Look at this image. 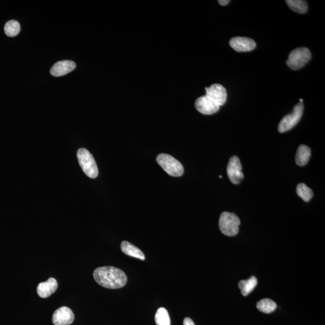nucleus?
<instances>
[{"label": "nucleus", "instance_id": "nucleus-11", "mask_svg": "<svg viewBox=\"0 0 325 325\" xmlns=\"http://www.w3.org/2000/svg\"><path fill=\"white\" fill-rule=\"evenodd\" d=\"M229 45L237 52H248L255 49L256 43L252 39L245 37H234L229 41Z\"/></svg>", "mask_w": 325, "mask_h": 325}, {"label": "nucleus", "instance_id": "nucleus-20", "mask_svg": "<svg viewBox=\"0 0 325 325\" xmlns=\"http://www.w3.org/2000/svg\"><path fill=\"white\" fill-rule=\"evenodd\" d=\"M21 26L17 21L10 20L7 22L4 26L5 35L9 37H15L20 34Z\"/></svg>", "mask_w": 325, "mask_h": 325}, {"label": "nucleus", "instance_id": "nucleus-6", "mask_svg": "<svg viewBox=\"0 0 325 325\" xmlns=\"http://www.w3.org/2000/svg\"><path fill=\"white\" fill-rule=\"evenodd\" d=\"M304 106L300 103L294 106L293 111L290 114L284 117L278 125V131L285 133L293 128L301 119Z\"/></svg>", "mask_w": 325, "mask_h": 325}, {"label": "nucleus", "instance_id": "nucleus-3", "mask_svg": "<svg viewBox=\"0 0 325 325\" xmlns=\"http://www.w3.org/2000/svg\"><path fill=\"white\" fill-rule=\"evenodd\" d=\"M240 221L237 215L223 212L220 215L218 226L221 232L226 236L233 237L239 233Z\"/></svg>", "mask_w": 325, "mask_h": 325}, {"label": "nucleus", "instance_id": "nucleus-4", "mask_svg": "<svg viewBox=\"0 0 325 325\" xmlns=\"http://www.w3.org/2000/svg\"><path fill=\"white\" fill-rule=\"evenodd\" d=\"M157 162L169 176L175 177H181L184 174V168L181 163L170 155L166 154L158 155Z\"/></svg>", "mask_w": 325, "mask_h": 325}, {"label": "nucleus", "instance_id": "nucleus-19", "mask_svg": "<svg viewBox=\"0 0 325 325\" xmlns=\"http://www.w3.org/2000/svg\"><path fill=\"white\" fill-rule=\"evenodd\" d=\"M155 322L157 325H171L170 317L165 308H158L155 315Z\"/></svg>", "mask_w": 325, "mask_h": 325}, {"label": "nucleus", "instance_id": "nucleus-22", "mask_svg": "<svg viewBox=\"0 0 325 325\" xmlns=\"http://www.w3.org/2000/svg\"><path fill=\"white\" fill-rule=\"evenodd\" d=\"M183 325H195L193 321L189 318H185L184 321H183Z\"/></svg>", "mask_w": 325, "mask_h": 325}, {"label": "nucleus", "instance_id": "nucleus-13", "mask_svg": "<svg viewBox=\"0 0 325 325\" xmlns=\"http://www.w3.org/2000/svg\"><path fill=\"white\" fill-rule=\"evenodd\" d=\"M76 64L72 61H63L56 63L51 68L50 73L54 76L67 75L75 69Z\"/></svg>", "mask_w": 325, "mask_h": 325}, {"label": "nucleus", "instance_id": "nucleus-17", "mask_svg": "<svg viewBox=\"0 0 325 325\" xmlns=\"http://www.w3.org/2000/svg\"><path fill=\"white\" fill-rule=\"evenodd\" d=\"M287 4L289 5V9L293 10V12L304 14L307 12L308 3L306 1L302 0H287Z\"/></svg>", "mask_w": 325, "mask_h": 325}, {"label": "nucleus", "instance_id": "nucleus-15", "mask_svg": "<svg viewBox=\"0 0 325 325\" xmlns=\"http://www.w3.org/2000/svg\"><path fill=\"white\" fill-rule=\"evenodd\" d=\"M311 157V149L309 147L301 144L297 148L296 158V163L299 166H304L308 162Z\"/></svg>", "mask_w": 325, "mask_h": 325}, {"label": "nucleus", "instance_id": "nucleus-8", "mask_svg": "<svg viewBox=\"0 0 325 325\" xmlns=\"http://www.w3.org/2000/svg\"><path fill=\"white\" fill-rule=\"evenodd\" d=\"M195 108L201 113L210 115L217 113L219 110L220 106L211 98L204 95L196 100Z\"/></svg>", "mask_w": 325, "mask_h": 325}, {"label": "nucleus", "instance_id": "nucleus-25", "mask_svg": "<svg viewBox=\"0 0 325 325\" xmlns=\"http://www.w3.org/2000/svg\"><path fill=\"white\" fill-rule=\"evenodd\" d=\"M219 178H220V179H222V177L221 176H219Z\"/></svg>", "mask_w": 325, "mask_h": 325}, {"label": "nucleus", "instance_id": "nucleus-10", "mask_svg": "<svg viewBox=\"0 0 325 325\" xmlns=\"http://www.w3.org/2000/svg\"><path fill=\"white\" fill-rule=\"evenodd\" d=\"M206 95L211 98L218 106H223L227 98V92L225 87L219 84H213L210 87H206Z\"/></svg>", "mask_w": 325, "mask_h": 325}, {"label": "nucleus", "instance_id": "nucleus-9", "mask_svg": "<svg viewBox=\"0 0 325 325\" xmlns=\"http://www.w3.org/2000/svg\"><path fill=\"white\" fill-rule=\"evenodd\" d=\"M74 318L72 309L67 307H62L54 311L52 321L55 325H69L73 323Z\"/></svg>", "mask_w": 325, "mask_h": 325}, {"label": "nucleus", "instance_id": "nucleus-23", "mask_svg": "<svg viewBox=\"0 0 325 325\" xmlns=\"http://www.w3.org/2000/svg\"><path fill=\"white\" fill-rule=\"evenodd\" d=\"M218 2L220 5H226L230 1H229V0H218Z\"/></svg>", "mask_w": 325, "mask_h": 325}, {"label": "nucleus", "instance_id": "nucleus-5", "mask_svg": "<svg viewBox=\"0 0 325 325\" xmlns=\"http://www.w3.org/2000/svg\"><path fill=\"white\" fill-rule=\"evenodd\" d=\"M311 58L309 49L300 47L294 49L289 55L287 65L292 70H298L305 66Z\"/></svg>", "mask_w": 325, "mask_h": 325}, {"label": "nucleus", "instance_id": "nucleus-16", "mask_svg": "<svg viewBox=\"0 0 325 325\" xmlns=\"http://www.w3.org/2000/svg\"><path fill=\"white\" fill-rule=\"evenodd\" d=\"M256 285H257V279L255 277H253L247 280L240 281L239 288L241 290L242 295L246 296L253 290Z\"/></svg>", "mask_w": 325, "mask_h": 325}, {"label": "nucleus", "instance_id": "nucleus-1", "mask_svg": "<svg viewBox=\"0 0 325 325\" xmlns=\"http://www.w3.org/2000/svg\"><path fill=\"white\" fill-rule=\"evenodd\" d=\"M95 281L106 289H121L126 285L127 277L122 270L113 266L98 267L94 270Z\"/></svg>", "mask_w": 325, "mask_h": 325}, {"label": "nucleus", "instance_id": "nucleus-2", "mask_svg": "<svg viewBox=\"0 0 325 325\" xmlns=\"http://www.w3.org/2000/svg\"><path fill=\"white\" fill-rule=\"evenodd\" d=\"M79 165L86 176L91 179H95L98 176V169L94 157L88 150L80 148L76 153Z\"/></svg>", "mask_w": 325, "mask_h": 325}, {"label": "nucleus", "instance_id": "nucleus-12", "mask_svg": "<svg viewBox=\"0 0 325 325\" xmlns=\"http://www.w3.org/2000/svg\"><path fill=\"white\" fill-rule=\"evenodd\" d=\"M58 288V283L55 278H50L45 282L39 284L37 287V293L42 298H47L54 293Z\"/></svg>", "mask_w": 325, "mask_h": 325}, {"label": "nucleus", "instance_id": "nucleus-18", "mask_svg": "<svg viewBox=\"0 0 325 325\" xmlns=\"http://www.w3.org/2000/svg\"><path fill=\"white\" fill-rule=\"evenodd\" d=\"M256 308L261 312L269 314L274 312L277 309V305L271 299H264L257 303Z\"/></svg>", "mask_w": 325, "mask_h": 325}, {"label": "nucleus", "instance_id": "nucleus-24", "mask_svg": "<svg viewBox=\"0 0 325 325\" xmlns=\"http://www.w3.org/2000/svg\"><path fill=\"white\" fill-rule=\"evenodd\" d=\"M300 102L302 103V102H303L302 99H300Z\"/></svg>", "mask_w": 325, "mask_h": 325}, {"label": "nucleus", "instance_id": "nucleus-14", "mask_svg": "<svg viewBox=\"0 0 325 325\" xmlns=\"http://www.w3.org/2000/svg\"><path fill=\"white\" fill-rule=\"evenodd\" d=\"M121 249L123 253L128 256L140 259L141 260H144V259H145V256H144V254L143 251L130 242L127 241L122 242Z\"/></svg>", "mask_w": 325, "mask_h": 325}, {"label": "nucleus", "instance_id": "nucleus-21", "mask_svg": "<svg viewBox=\"0 0 325 325\" xmlns=\"http://www.w3.org/2000/svg\"><path fill=\"white\" fill-rule=\"evenodd\" d=\"M296 192L299 197L305 202L310 201L313 196V190L304 183H300L297 185Z\"/></svg>", "mask_w": 325, "mask_h": 325}, {"label": "nucleus", "instance_id": "nucleus-7", "mask_svg": "<svg viewBox=\"0 0 325 325\" xmlns=\"http://www.w3.org/2000/svg\"><path fill=\"white\" fill-rule=\"evenodd\" d=\"M242 166L237 156L230 158L227 166V174L229 180L234 184H239L244 178Z\"/></svg>", "mask_w": 325, "mask_h": 325}]
</instances>
